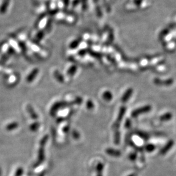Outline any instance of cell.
<instances>
[{"label":"cell","mask_w":176,"mask_h":176,"mask_svg":"<svg viewBox=\"0 0 176 176\" xmlns=\"http://www.w3.org/2000/svg\"><path fill=\"white\" fill-rule=\"evenodd\" d=\"M126 110L127 108L124 106H123L120 108L116 120L115 121L112 125V129L113 131V140L115 144H119L120 143V133L119 128L120 127L121 123L123 120Z\"/></svg>","instance_id":"cell-1"},{"label":"cell","mask_w":176,"mask_h":176,"mask_svg":"<svg viewBox=\"0 0 176 176\" xmlns=\"http://www.w3.org/2000/svg\"><path fill=\"white\" fill-rule=\"evenodd\" d=\"M151 110H152V107L150 105H146V106H142V107L138 108L132 112L131 116L133 118H136L140 115H142V114L150 112Z\"/></svg>","instance_id":"cell-2"},{"label":"cell","mask_w":176,"mask_h":176,"mask_svg":"<svg viewBox=\"0 0 176 176\" xmlns=\"http://www.w3.org/2000/svg\"><path fill=\"white\" fill-rule=\"evenodd\" d=\"M174 142L173 140H170L160 150V155H165L171 150L174 145Z\"/></svg>","instance_id":"cell-3"},{"label":"cell","mask_w":176,"mask_h":176,"mask_svg":"<svg viewBox=\"0 0 176 176\" xmlns=\"http://www.w3.org/2000/svg\"><path fill=\"white\" fill-rule=\"evenodd\" d=\"M106 152L108 155L111 156L112 157H120L121 154L120 150H117V149L111 148H107L106 150Z\"/></svg>","instance_id":"cell-4"},{"label":"cell","mask_w":176,"mask_h":176,"mask_svg":"<svg viewBox=\"0 0 176 176\" xmlns=\"http://www.w3.org/2000/svg\"><path fill=\"white\" fill-rule=\"evenodd\" d=\"M133 94V90L132 88H129L127 90L125 91L124 95H123L121 99V101L123 103H126L128 101L129 98L131 97L132 95Z\"/></svg>","instance_id":"cell-5"},{"label":"cell","mask_w":176,"mask_h":176,"mask_svg":"<svg viewBox=\"0 0 176 176\" xmlns=\"http://www.w3.org/2000/svg\"><path fill=\"white\" fill-rule=\"evenodd\" d=\"M104 168V165L102 163H99L96 166V176H103V171Z\"/></svg>","instance_id":"cell-6"},{"label":"cell","mask_w":176,"mask_h":176,"mask_svg":"<svg viewBox=\"0 0 176 176\" xmlns=\"http://www.w3.org/2000/svg\"><path fill=\"white\" fill-rule=\"evenodd\" d=\"M173 117V115L171 112H167L160 117V120L161 121H167L171 120Z\"/></svg>","instance_id":"cell-7"},{"label":"cell","mask_w":176,"mask_h":176,"mask_svg":"<svg viewBox=\"0 0 176 176\" xmlns=\"http://www.w3.org/2000/svg\"><path fill=\"white\" fill-rule=\"evenodd\" d=\"M155 83L159 85H169L172 84V81L171 79L169 80H166V81H161L159 79H155Z\"/></svg>","instance_id":"cell-8"},{"label":"cell","mask_w":176,"mask_h":176,"mask_svg":"<svg viewBox=\"0 0 176 176\" xmlns=\"http://www.w3.org/2000/svg\"><path fill=\"white\" fill-rule=\"evenodd\" d=\"M113 98L111 92L110 91H106L103 94V98L107 102L111 101Z\"/></svg>","instance_id":"cell-9"},{"label":"cell","mask_w":176,"mask_h":176,"mask_svg":"<svg viewBox=\"0 0 176 176\" xmlns=\"http://www.w3.org/2000/svg\"><path fill=\"white\" fill-rule=\"evenodd\" d=\"M156 146L155 145L152 144H148L145 146V150H146L148 152H152L153 150H155Z\"/></svg>","instance_id":"cell-10"},{"label":"cell","mask_w":176,"mask_h":176,"mask_svg":"<svg viewBox=\"0 0 176 176\" xmlns=\"http://www.w3.org/2000/svg\"><path fill=\"white\" fill-rule=\"evenodd\" d=\"M137 158V153H131L129 155V159L131 161H135Z\"/></svg>","instance_id":"cell-11"},{"label":"cell","mask_w":176,"mask_h":176,"mask_svg":"<svg viewBox=\"0 0 176 176\" xmlns=\"http://www.w3.org/2000/svg\"><path fill=\"white\" fill-rule=\"evenodd\" d=\"M94 107V103L92 102V101L91 100H89L87 102V107L88 109L89 110H91L92 108H93Z\"/></svg>","instance_id":"cell-12"},{"label":"cell","mask_w":176,"mask_h":176,"mask_svg":"<svg viewBox=\"0 0 176 176\" xmlns=\"http://www.w3.org/2000/svg\"><path fill=\"white\" fill-rule=\"evenodd\" d=\"M17 124L16 123H13V124H11L7 126V129L8 130H11V129H14L15 128H16Z\"/></svg>","instance_id":"cell-13"},{"label":"cell","mask_w":176,"mask_h":176,"mask_svg":"<svg viewBox=\"0 0 176 176\" xmlns=\"http://www.w3.org/2000/svg\"><path fill=\"white\" fill-rule=\"evenodd\" d=\"M75 70H76V67H74L73 69H71L69 70V73L71 74H73L74 72L75 71Z\"/></svg>","instance_id":"cell-14"},{"label":"cell","mask_w":176,"mask_h":176,"mask_svg":"<svg viewBox=\"0 0 176 176\" xmlns=\"http://www.w3.org/2000/svg\"><path fill=\"white\" fill-rule=\"evenodd\" d=\"M128 176H138V174L135 173H132V174H130Z\"/></svg>","instance_id":"cell-15"}]
</instances>
